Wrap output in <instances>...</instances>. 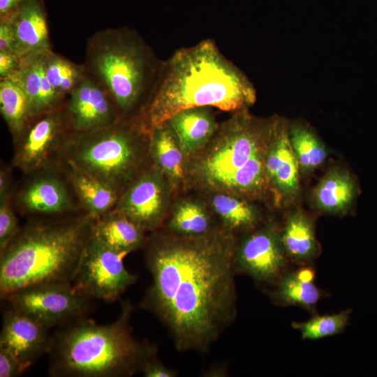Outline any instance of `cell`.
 <instances>
[{
    "mask_svg": "<svg viewBox=\"0 0 377 377\" xmlns=\"http://www.w3.org/2000/svg\"><path fill=\"white\" fill-rule=\"evenodd\" d=\"M11 309L31 317L47 329L87 317L91 298L72 283H45L22 288L6 295Z\"/></svg>",
    "mask_w": 377,
    "mask_h": 377,
    "instance_id": "ba28073f",
    "label": "cell"
},
{
    "mask_svg": "<svg viewBox=\"0 0 377 377\" xmlns=\"http://www.w3.org/2000/svg\"><path fill=\"white\" fill-rule=\"evenodd\" d=\"M350 313L351 310L347 309L333 314H315L306 321L293 322L292 327L300 332L302 339H320L343 332Z\"/></svg>",
    "mask_w": 377,
    "mask_h": 377,
    "instance_id": "4dcf8cb0",
    "label": "cell"
},
{
    "mask_svg": "<svg viewBox=\"0 0 377 377\" xmlns=\"http://www.w3.org/2000/svg\"><path fill=\"white\" fill-rule=\"evenodd\" d=\"M211 198L213 210L222 225L235 235L238 232H249L260 222V214L250 201L238 195L214 192Z\"/></svg>",
    "mask_w": 377,
    "mask_h": 377,
    "instance_id": "484cf974",
    "label": "cell"
},
{
    "mask_svg": "<svg viewBox=\"0 0 377 377\" xmlns=\"http://www.w3.org/2000/svg\"><path fill=\"white\" fill-rule=\"evenodd\" d=\"M12 165L3 164L0 168V202L11 198L15 185Z\"/></svg>",
    "mask_w": 377,
    "mask_h": 377,
    "instance_id": "e575fe53",
    "label": "cell"
},
{
    "mask_svg": "<svg viewBox=\"0 0 377 377\" xmlns=\"http://www.w3.org/2000/svg\"><path fill=\"white\" fill-rule=\"evenodd\" d=\"M186 157L201 151L211 140L219 128L209 107L182 110L168 121Z\"/></svg>",
    "mask_w": 377,
    "mask_h": 377,
    "instance_id": "d6986e66",
    "label": "cell"
},
{
    "mask_svg": "<svg viewBox=\"0 0 377 377\" xmlns=\"http://www.w3.org/2000/svg\"><path fill=\"white\" fill-rule=\"evenodd\" d=\"M58 163L65 173L83 212L95 219L114 207L119 195L112 188L68 163Z\"/></svg>",
    "mask_w": 377,
    "mask_h": 377,
    "instance_id": "7402d4cb",
    "label": "cell"
},
{
    "mask_svg": "<svg viewBox=\"0 0 377 377\" xmlns=\"http://www.w3.org/2000/svg\"><path fill=\"white\" fill-rule=\"evenodd\" d=\"M66 108L73 132L98 130L121 119L108 92L87 72L82 81L67 97Z\"/></svg>",
    "mask_w": 377,
    "mask_h": 377,
    "instance_id": "9a60e30c",
    "label": "cell"
},
{
    "mask_svg": "<svg viewBox=\"0 0 377 377\" xmlns=\"http://www.w3.org/2000/svg\"><path fill=\"white\" fill-rule=\"evenodd\" d=\"M48 330L31 317L10 308L3 318L0 348L13 354L26 370L47 353L51 340Z\"/></svg>",
    "mask_w": 377,
    "mask_h": 377,
    "instance_id": "2e32d148",
    "label": "cell"
},
{
    "mask_svg": "<svg viewBox=\"0 0 377 377\" xmlns=\"http://www.w3.org/2000/svg\"><path fill=\"white\" fill-rule=\"evenodd\" d=\"M162 63L138 32L127 27L98 30L87 39L85 71L108 92L121 119L140 115Z\"/></svg>",
    "mask_w": 377,
    "mask_h": 377,
    "instance_id": "8992f818",
    "label": "cell"
},
{
    "mask_svg": "<svg viewBox=\"0 0 377 377\" xmlns=\"http://www.w3.org/2000/svg\"><path fill=\"white\" fill-rule=\"evenodd\" d=\"M276 116L257 117L249 109L233 112L209 143L186 159V183L249 201L264 198L269 194L265 156Z\"/></svg>",
    "mask_w": 377,
    "mask_h": 377,
    "instance_id": "3957f363",
    "label": "cell"
},
{
    "mask_svg": "<svg viewBox=\"0 0 377 377\" xmlns=\"http://www.w3.org/2000/svg\"><path fill=\"white\" fill-rule=\"evenodd\" d=\"M72 131L66 108L31 118L13 140L11 165L24 175L56 165Z\"/></svg>",
    "mask_w": 377,
    "mask_h": 377,
    "instance_id": "9c48e42d",
    "label": "cell"
},
{
    "mask_svg": "<svg viewBox=\"0 0 377 377\" xmlns=\"http://www.w3.org/2000/svg\"><path fill=\"white\" fill-rule=\"evenodd\" d=\"M282 242L289 260L307 265L320 251L316 237L314 221L301 210L288 214L280 228Z\"/></svg>",
    "mask_w": 377,
    "mask_h": 377,
    "instance_id": "603a6c76",
    "label": "cell"
},
{
    "mask_svg": "<svg viewBox=\"0 0 377 377\" xmlns=\"http://www.w3.org/2000/svg\"><path fill=\"white\" fill-rule=\"evenodd\" d=\"M314 278V269L307 265L293 271L286 270L271 287L269 295L279 306H296L313 312L323 297Z\"/></svg>",
    "mask_w": 377,
    "mask_h": 377,
    "instance_id": "44dd1931",
    "label": "cell"
},
{
    "mask_svg": "<svg viewBox=\"0 0 377 377\" xmlns=\"http://www.w3.org/2000/svg\"><path fill=\"white\" fill-rule=\"evenodd\" d=\"M236 239L234 263L236 273L251 277L256 283L272 287L287 270L288 258L280 228L269 221Z\"/></svg>",
    "mask_w": 377,
    "mask_h": 377,
    "instance_id": "7c38bea8",
    "label": "cell"
},
{
    "mask_svg": "<svg viewBox=\"0 0 377 377\" xmlns=\"http://www.w3.org/2000/svg\"><path fill=\"white\" fill-rule=\"evenodd\" d=\"M151 163L164 175L172 187L186 181V157L168 121L155 127L149 134Z\"/></svg>",
    "mask_w": 377,
    "mask_h": 377,
    "instance_id": "ffe728a7",
    "label": "cell"
},
{
    "mask_svg": "<svg viewBox=\"0 0 377 377\" xmlns=\"http://www.w3.org/2000/svg\"><path fill=\"white\" fill-rule=\"evenodd\" d=\"M24 1V0H0V16L10 13Z\"/></svg>",
    "mask_w": 377,
    "mask_h": 377,
    "instance_id": "74e56055",
    "label": "cell"
},
{
    "mask_svg": "<svg viewBox=\"0 0 377 377\" xmlns=\"http://www.w3.org/2000/svg\"><path fill=\"white\" fill-rule=\"evenodd\" d=\"M44 55L20 57L17 69L8 77L16 80L23 89L29 101L31 118L61 107L67 98L50 84L45 71Z\"/></svg>",
    "mask_w": 377,
    "mask_h": 377,
    "instance_id": "ac0fdd59",
    "label": "cell"
},
{
    "mask_svg": "<svg viewBox=\"0 0 377 377\" xmlns=\"http://www.w3.org/2000/svg\"><path fill=\"white\" fill-rule=\"evenodd\" d=\"M288 139L302 174L313 172L325 161L326 147L306 122L289 121Z\"/></svg>",
    "mask_w": 377,
    "mask_h": 377,
    "instance_id": "83f0119b",
    "label": "cell"
},
{
    "mask_svg": "<svg viewBox=\"0 0 377 377\" xmlns=\"http://www.w3.org/2000/svg\"><path fill=\"white\" fill-rule=\"evenodd\" d=\"M0 17L11 25L15 38L14 53L19 57L52 50L41 0H24L12 11Z\"/></svg>",
    "mask_w": 377,
    "mask_h": 377,
    "instance_id": "e0dca14e",
    "label": "cell"
},
{
    "mask_svg": "<svg viewBox=\"0 0 377 377\" xmlns=\"http://www.w3.org/2000/svg\"><path fill=\"white\" fill-rule=\"evenodd\" d=\"M24 175L11 196L15 211L21 214L54 217L82 211L59 163Z\"/></svg>",
    "mask_w": 377,
    "mask_h": 377,
    "instance_id": "30bf717a",
    "label": "cell"
},
{
    "mask_svg": "<svg viewBox=\"0 0 377 377\" xmlns=\"http://www.w3.org/2000/svg\"><path fill=\"white\" fill-rule=\"evenodd\" d=\"M20 57L13 52H0V79L12 75L18 68Z\"/></svg>",
    "mask_w": 377,
    "mask_h": 377,
    "instance_id": "d590c367",
    "label": "cell"
},
{
    "mask_svg": "<svg viewBox=\"0 0 377 377\" xmlns=\"http://www.w3.org/2000/svg\"><path fill=\"white\" fill-rule=\"evenodd\" d=\"M24 371L20 362L13 354L0 348V377H15Z\"/></svg>",
    "mask_w": 377,
    "mask_h": 377,
    "instance_id": "d6a6232c",
    "label": "cell"
},
{
    "mask_svg": "<svg viewBox=\"0 0 377 377\" xmlns=\"http://www.w3.org/2000/svg\"><path fill=\"white\" fill-rule=\"evenodd\" d=\"M235 244L223 226L200 236L157 230L147 238L151 283L141 306L165 325L178 350H208L235 319Z\"/></svg>",
    "mask_w": 377,
    "mask_h": 377,
    "instance_id": "6da1fadb",
    "label": "cell"
},
{
    "mask_svg": "<svg viewBox=\"0 0 377 377\" xmlns=\"http://www.w3.org/2000/svg\"><path fill=\"white\" fill-rule=\"evenodd\" d=\"M133 306L124 301L112 323L87 317L61 327L51 337L48 374L52 377H127L141 372L157 353L156 346L138 340L130 321Z\"/></svg>",
    "mask_w": 377,
    "mask_h": 377,
    "instance_id": "5b68a950",
    "label": "cell"
},
{
    "mask_svg": "<svg viewBox=\"0 0 377 377\" xmlns=\"http://www.w3.org/2000/svg\"><path fill=\"white\" fill-rule=\"evenodd\" d=\"M44 67L52 86L66 98L86 75L83 64L74 63L53 50L45 54Z\"/></svg>",
    "mask_w": 377,
    "mask_h": 377,
    "instance_id": "f546056e",
    "label": "cell"
},
{
    "mask_svg": "<svg viewBox=\"0 0 377 377\" xmlns=\"http://www.w3.org/2000/svg\"><path fill=\"white\" fill-rule=\"evenodd\" d=\"M141 372L145 377H175L177 372L160 362L156 357L149 359L143 366Z\"/></svg>",
    "mask_w": 377,
    "mask_h": 377,
    "instance_id": "836d02e7",
    "label": "cell"
},
{
    "mask_svg": "<svg viewBox=\"0 0 377 377\" xmlns=\"http://www.w3.org/2000/svg\"><path fill=\"white\" fill-rule=\"evenodd\" d=\"M221 226L214 223L202 204L194 200L184 199L172 207L165 230L181 236H200Z\"/></svg>",
    "mask_w": 377,
    "mask_h": 377,
    "instance_id": "4316f807",
    "label": "cell"
},
{
    "mask_svg": "<svg viewBox=\"0 0 377 377\" xmlns=\"http://www.w3.org/2000/svg\"><path fill=\"white\" fill-rule=\"evenodd\" d=\"M93 235L112 249L129 253L145 244V231L121 213L112 209L95 218Z\"/></svg>",
    "mask_w": 377,
    "mask_h": 377,
    "instance_id": "d4e9b609",
    "label": "cell"
},
{
    "mask_svg": "<svg viewBox=\"0 0 377 377\" xmlns=\"http://www.w3.org/2000/svg\"><path fill=\"white\" fill-rule=\"evenodd\" d=\"M86 212L31 217L0 252V296L29 286L72 283L93 229Z\"/></svg>",
    "mask_w": 377,
    "mask_h": 377,
    "instance_id": "277c9868",
    "label": "cell"
},
{
    "mask_svg": "<svg viewBox=\"0 0 377 377\" xmlns=\"http://www.w3.org/2000/svg\"><path fill=\"white\" fill-rule=\"evenodd\" d=\"M288 120L276 116L265 156L269 194L276 206L293 202L300 191V170L288 139Z\"/></svg>",
    "mask_w": 377,
    "mask_h": 377,
    "instance_id": "5bb4252c",
    "label": "cell"
},
{
    "mask_svg": "<svg viewBox=\"0 0 377 377\" xmlns=\"http://www.w3.org/2000/svg\"><path fill=\"white\" fill-rule=\"evenodd\" d=\"M171 188L164 175L151 163L122 191L113 209L145 232H154L165 222Z\"/></svg>",
    "mask_w": 377,
    "mask_h": 377,
    "instance_id": "4fadbf2b",
    "label": "cell"
},
{
    "mask_svg": "<svg viewBox=\"0 0 377 377\" xmlns=\"http://www.w3.org/2000/svg\"><path fill=\"white\" fill-rule=\"evenodd\" d=\"M15 38L13 29L9 22L0 20V52L14 53Z\"/></svg>",
    "mask_w": 377,
    "mask_h": 377,
    "instance_id": "8d00e7d4",
    "label": "cell"
},
{
    "mask_svg": "<svg viewBox=\"0 0 377 377\" xmlns=\"http://www.w3.org/2000/svg\"><path fill=\"white\" fill-rule=\"evenodd\" d=\"M358 191V184L348 171L333 168L315 186L312 198L316 207L321 212L339 214L350 207Z\"/></svg>",
    "mask_w": 377,
    "mask_h": 377,
    "instance_id": "cb8c5ba5",
    "label": "cell"
},
{
    "mask_svg": "<svg viewBox=\"0 0 377 377\" xmlns=\"http://www.w3.org/2000/svg\"><path fill=\"white\" fill-rule=\"evenodd\" d=\"M126 255L108 247L92 233L72 284L91 299L114 302L138 279L124 265Z\"/></svg>",
    "mask_w": 377,
    "mask_h": 377,
    "instance_id": "8fae6325",
    "label": "cell"
},
{
    "mask_svg": "<svg viewBox=\"0 0 377 377\" xmlns=\"http://www.w3.org/2000/svg\"><path fill=\"white\" fill-rule=\"evenodd\" d=\"M20 228L11 198L0 202V252L16 236Z\"/></svg>",
    "mask_w": 377,
    "mask_h": 377,
    "instance_id": "1f68e13d",
    "label": "cell"
},
{
    "mask_svg": "<svg viewBox=\"0 0 377 377\" xmlns=\"http://www.w3.org/2000/svg\"><path fill=\"white\" fill-rule=\"evenodd\" d=\"M59 162L88 173L120 195L151 164L149 135L136 119H121L92 131H71L62 147Z\"/></svg>",
    "mask_w": 377,
    "mask_h": 377,
    "instance_id": "52a82bcc",
    "label": "cell"
},
{
    "mask_svg": "<svg viewBox=\"0 0 377 377\" xmlns=\"http://www.w3.org/2000/svg\"><path fill=\"white\" fill-rule=\"evenodd\" d=\"M256 91L246 75L212 39L176 50L163 61L153 92L136 118L147 133L177 112L213 107L235 112L249 109Z\"/></svg>",
    "mask_w": 377,
    "mask_h": 377,
    "instance_id": "7a4b0ae2",
    "label": "cell"
},
{
    "mask_svg": "<svg viewBox=\"0 0 377 377\" xmlns=\"http://www.w3.org/2000/svg\"><path fill=\"white\" fill-rule=\"evenodd\" d=\"M0 112L13 140L31 119L27 97L20 84L12 77L0 79Z\"/></svg>",
    "mask_w": 377,
    "mask_h": 377,
    "instance_id": "f1b7e54d",
    "label": "cell"
}]
</instances>
